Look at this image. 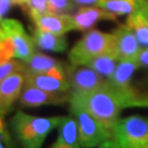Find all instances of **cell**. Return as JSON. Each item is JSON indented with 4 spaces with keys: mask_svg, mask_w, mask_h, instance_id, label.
<instances>
[{
    "mask_svg": "<svg viewBox=\"0 0 148 148\" xmlns=\"http://www.w3.org/2000/svg\"><path fill=\"white\" fill-rule=\"evenodd\" d=\"M24 63L26 73H47L64 66L61 61H57V59L49 57V56L38 52H35Z\"/></svg>",
    "mask_w": 148,
    "mask_h": 148,
    "instance_id": "19",
    "label": "cell"
},
{
    "mask_svg": "<svg viewBox=\"0 0 148 148\" xmlns=\"http://www.w3.org/2000/svg\"><path fill=\"white\" fill-rule=\"evenodd\" d=\"M114 35L120 59H136L142 47L133 31L127 25H121L114 31Z\"/></svg>",
    "mask_w": 148,
    "mask_h": 148,
    "instance_id": "13",
    "label": "cell"
},
{
    "mask_svg": "<svg viewBox=\"0 0 148 148\" xmlns=\"http://www.w3.org/2000/svg\"><path fill=\"white\" fill-rule=\"evenodd\" d=\"M71 115L74 117L79 132V141L83 148H94L112 138L111 133L89 110L78 101L69 99Z\"/></svg>",
    "mask_w": 148,
    "mask_h": 148,
    "instance_id": "4",
    "label": "cell"
},
{
    "mask_svg": "<svg viewBox=\"0 0 148 148\" xmlns=\"http://www.w3.org/2000/svg\"><path fill=\"white\" fill-rule=\"evenodd\" d=\"M14 3L17 4V5H20L22 9L25 8V3H26V0H14Z\"/></svg>",
    "mask_w": 148,
    "mask_h": 148,
    "instance_id": "29",
    "label": "cell"
},
{
    "mask_svg": "<svg viewBox=\"0 0 148 148\" xmlns=\"http://www.w3.org/2000/svg\"><path fill=\"white\" fill-rule=\"evenodd\" d=\"M101 8L109 12L114 14L115 16L120 15H131L140 10H147V1H138V0H104L101 3Z\"/></svg>",
    "mask_w": 148,
    "mask_h": 148,
    "instance_id": "17",
    "label": "cell"
},
{
    "mask_svg": "<svg viewBox=\"0 0 148 148\" xmlns=\"http://www.w3.org/2000/svg\"><path fill=\"white\" fill-rule=\"evenodd\" d=\"M112 137L120 148H148V119L137 115L120 117Z\"/></svg>",
    "mask_w": 148,
    "mask_h": 148,
    "instance_id": "5",
    "label": "cell"
},
{
    "mask_svg": "<svg viewBox=\"0 0 148 148\" xmlns=\"http://www.w3.org/2000/svg\"><path fill=\"white\" fill-rule=\"evenodd\" d=\"M58 128V137L56 138L51 148H83L79 141L77 122L72 115L64 117Z\"/></svg>",
    "mask_w": 148,
    "mask_h": 148,
    "instance_id": "14",
    "label": "cell"
},
{
    "mask_svg": "<svg viewBox=\"0 0 148 148\" xmlns=\"http://www.w3.org/2000/svg\"><path fill=\"white\" fill-rule=\"evenodd\" d=\"M6 37V34H5V31H4V29L1 26H0V40H3V38H5Z\"/></svg>",
    "mask_w": 148,
    "mask_h": 148,
    "instance_id": "30",
    "label": "cell"
},
{
    "mask_svg": "<svg viewBox=\"0 0 148 148\" xmlns=\"http://www.w3.org/2000/svg\"><path fill=\"white\" fill-rule=\"evenodd\" d=\"M0 26L4 29L6 36L12 43L14 58L25 62L36 52L34 38L26 34L21 22L14 18H3L0 21Z\"/></svg>",
    "mask_w": 148,
    "mask_h": 148,
    "instance_id": "6",
    "label": "cell"
},
{
    "mask_svg": "<svg viewBox=\"0 0 148 148\" xmlns=\"http://www.w3.org/2000/svg\"><path fill=\"white\" fill-rule=\"evenodd\" d=\"M14 4H15L14 0H0V21L4 18Z\"/></svg>",
    "mask_w": 148,
    "mask_h": 148,
    "instance_id": "26",
    "label": "cell"
},
{
    "mask_svg": "<svg viewBox=\"0 0 148 148\" xmlns=\"http://www.w3.org/2000/svg\"><path fill=\"white\" fill-rule=\"evenodd\" d=\"M66 116L41 117L16 111L10 120V127L16 140L24 148H42L46 138L58 128Z\"/></svg>",
    "mask_w": 148,
    "mask_h": 148,
    "instance_id": "2",
    "label": "cell"
},
{
    "mask_svg": "<svg viewBox=\"0 0 148 148\" xmlns=\"http://www.w3.org/2000/svg\"><path fill=\"white\" fill-rule=\"evenodd\" d=\"M96 148H120V147H119V145L116 143V141H115L114 137H112V138H110V140L105 141L104 143H101V145L98 146Z\"/></svg>",
    "mask_w": 148,
    "mask_h": 148,
    "instance_id": "28",
    "label": "cell"
},
{
    "mask_svg": "<svg viewBox=\"0 0 148 148\" xmlns=\"http://www.w3.org/2000/svg\"><path fill=\"white\" fill-rule=\"evenodd\" d=\"M119 62H120V57H119L117 49H112L92 58L86 66L90 67L91 69H94L99 74H101L105 79H109L115 72Z\"/></svg>",
    "mask_w": 148,
    "mask_h": 148,
    "instance_id": "18",
    "label": "cell"
},
{
    "mask_svg": "<svg viewBox=\"0 0 148 148\" xmlns=\"http://www.w3.org/2000/svg\"><path fill=\"white\" fill-rule=\"evenodd\" d=\"M69 99L78 101L86 110H89L111 133L123 109L148 106V96L140 94L136 89H117L110 85L108 82L103 86L88 94L69 95Z\"/></svg>",
    "mask_w": 148,
    "mask_h": 148,
    "instance_id": "1",
    "label": "cell"
},
{
    "mask_svg": "<svg viewBox=\"0 0 148 148\" xmlns=\"http://www.w3.org/2000/svg\"><path fill=\"white\" fill-rule=\"evenodd\" d=\"M77 5L80 6H101L104 0H73Z\"/></svg>",
    "mask_w": 148,
    "mask_h": 148,
    "instance_id": "27",
    "label": "cell"
},
{
    "mask_svg": "<svg viewBox=\"0 0 148 148\" xmlns=\"http://www.w3.org/2000/svg\"><path fill=\"white\" fill-rule=\"evenodd\" d=\"M25 83L52 92H69L71 90L68 69L64 66L47 73L25 72Z\"/></svg>",
    "mask_w": 148,
    "mask_h": 148,
    "instance_id": "7",
    "label": "cell"
},
{
    "mask_svg": "<svg viewBox=\"0 0 148 148\" xmlns=\"http://www.w3.org/2000/svg\"><path fill=\"white\" fill-rule=\"evenodd\" d=\"M126 25L133 31L141 47H148V9L128 15Z\"/></svg>",
    "mask_w": 148,
    "mask_h": 148,
    "instance_id": "20",
    "label": "cell"
},
{
    "mask_svg": "<svg viewBox=\"0 0 148 148\" xmlns=\"http://www.w3.org/2000/svg\"><path fill=\"white\" fill-rule=\"evenodd\" d=\"M136 62L138 67H148V47H142L138 53Z\"/></svg>",
    "mask_w": 148,
    "mask_h": 148,
    "instance_id": "25",
    "label": "cell"
},
{
    "mask_svg": "<svg viewBox=\"0 0 148 148\" xmlns=\"http://www.w3.org/2000/svg\"><path fill=\"white\" fill-rule=\"evenodd\" d=\"M77 4L73 0H48L49 12L52 14H71L75 10Z\"/></svg>",
    "mask_w": 148,
    "mask_h": 148,
    "instance_id": "22",
    "label": "cell"
},
{
    "mask_svg": "<svg viewBox=\"0 0 148 148\" xmlns=\"http://www.w3.org/2000/svg\"><path fill=\"white\" fill-rule=\"evenodd\" d=\"M71 69L69 74V84H71V90L69 95H83L88 94L92 90L103 86L108 79L95 72L88 66H78Z\"/></svg>",
    "mask_w": 148,
    "mask_h": 148,
    "instance_id": "8",
    "label": "cell"
},
{
    "mask_svg": "<svg viewBox=\"0 0 148 148\" xmlns=\"http://www.w3.org/2000/svg\"><path fill=\"white\" fill-rule=\"evenodd\" d=\"M25 85V72H15L0 83V115L5 116L18 100Z\"/></svg>",
    "mask_w": 148,
    "mask_h": 148,
    "instance_id": "10",
    "label": "cell"
},
{
    "mask_svg": "<svg viewBox=\"0 0 148 148\" xmlns=\"http://www.w3.org/2000/svg\"><path fill=\"white\" fill-rule=\"evenodd\" d=\"M112 49H116L114 32L105 34L99 30H90L73 46L68 58L74 67L86 66L92 58Z\"/></svg>",
    "mask_w": 148,
    "mask_h": 148,
    "instance_id": "3",
    "label": "cell"
},
{
    "mask_svg": "<svg viewBox=\"0 0 148 148\" xmlns=\"http://www.w3.org/2000/svg\"><path fill=\"white\" fill-rule=\"evenodd\" d=\"M24 10L29 12L30 17L41 15V14H47L49 12L48 0H26Z\"/></svg>",
    "mask_w": 148,
    "mask_h": 148,
    "instance_id": "23",
    "label": "cell"
},
{
    "mask_svg": "<svg viewBox=\"0 0 148 148\" xmlns=\"http://www.w3.org/2000/svg\"><path fill=\"white\" fill-rule=\"evenodd\" d=\"M137 68H140V67H138L136 59H120L115 72L108 79V83L110 85L117 88V89H122V90L135 89L131 85V79Z\"/></svg>",
    "mask_w": 148,
    "mask_h": 148,
    "instance_id": "15",
    "label": "cell"
},
{
    "mask_svg": "<svg viewBox=\"0 0 148 148\" xmlns=\"http://www.w3.org/2000/svg\"><path fill=\"white\" fill-rule=\"evenodd\" d=\"M18 103L22 108H40L48 105H62L69 103V92H52L46 91L34 85L26 84L18 98Z\"/></svg>",
    "mask_w": 148,
    "mask_h": 148,
    "instance_id": "9",
    "label": "cell"
},
{
    "mask_svg": "<svg viewBox=\"0 0 148 148\" xmlns=\"http://www.w3.org/2000/svg\"><path fill=\"white\" fill-rule=\"evenodd\" d=\"M138 1H147V0H138Z\"/></svg>",
    "mask_w": 148,
    "mask_h": 148,
    "instance_id": "31",
    "label": "cell"
},
{
    "mask_svg": "<svg viewBox=\"0 0 148 148\" xmlns=\"http://www.w3.org/2000/svg\"><path fill=\"white\" fill-rule=\"evenodd\" d=\"M0 148H15L4 116L0 115Z\"/></svg>",
    "mask_w": 148,
    "mask_h": 148,
    "instance_id": "24",
    "label": "cell"
},
{
    "mask_svg": "<svg viewBox=\"0 0 148 148\" xmlns=\"http://www.w3.org/2000/svg\"><path fill=\"white\" fill-rule=\"evenodd\" d=\"M25 72V63L20 59H9L0 62V83L15 72Z\"/></svg>",
    "mask_w": 148,
    "mask_h": 148,
    "instance_id": "21",
    "label": "cell"
},
{
    "mask_svg": "<svg viewBox=\"0 0 148 148\" xmlns=\"http://www.w3.org/2000/svg\"><path fill=\"white\" fill-rule=\"evenodd\" d=\"M32 38L36 47L41 49L52 51V52H64L67 49V40L64 35H57L36 27Z\"/></svg>",
    "mask_w": 148,
    "mask_h": 148,
    "instance_id": "16",
    "label": "cell"
},
{
    "mask_svg": "<svg viewBox=\"0 0 148 148\" xmlns=\"http://www.w3.org/2000/svg\"><path fill=\"white\" fill-rule=\"evenodd\" d=\"M73 16L74 29L79 31H88L96 22L101 20H116L117 16L109 12L101 6H83Z\"/></svg>",
    "mask_w": 148,
    "mask_h": 148,
    "instance_id": "12",
    "label": "cell"
},
{
    "mask_svg": "<svg viewBox=\"0 0 148 148\" xmlns=\"http://www.w3.org/2000/svg\"><path fill=\"white\" fill-rule=\"evenodd\" d=\"M35 26L37 29L49 31L57 35H66L67 32L75 30L74 29L73 16L69 14H41L32 16Z\"/></svg>",
    "mask_w": 148,
    "mask_h": 148,
    "instance_id": "11",
    "label": "cell"
}]
</instances>
